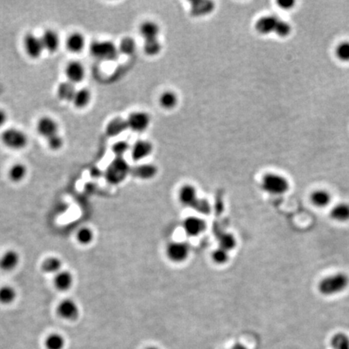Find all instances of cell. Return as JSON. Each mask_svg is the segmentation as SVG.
Wrapping results in <instances>:
<instances>
[{"instance_id":"5b68a950","label":"cell","mask_w":349,"mask_h":349,"mask_svg":"<svg viewBox=\"0 0 349 349\" xmlns=\"http://www.w3.org/2000/svg\"><path fill=\"white\" fill-rule=\"evenodd\" d=\"M90 51L94 57L103 60H112L118 56L116 46L108 41L93 42L90 47Z\"/></svg>"},{"instance_id":"d6a6232c","label":"cell","mask_w":349,"mask_h":349,"mask_svg":"<svg viewBox=\"0 0 349 349\" xmlns=\"http://www.w3.org/2000/svg\"><path fill=\"white\" fill-rule=\"evenodd\" d=\"M236 247V239L231 234H225L219 239V247L230 251Z\"/></svg>"},{"instance_id":"52a82bcc","label":"cell","mask_w":349,"mask_h":349,"mask_svg":"<svg viewBox=\"0 0 349 349\" xmlns=\"http://www.w3.org/2000/svg\"><path fill=\"white\" fill-rule=\"evenodd\" d=\"M57 313L62 319L74 320L79 317L80 309L74 300L67 298L63 300L57 305Z\"/></svg>"},{"instance_id":"f1b7e54d","label":"cell","mask_w":349,"mask_h":349,"mask_svg":"<svg viewBox=\"0 0 349 349\" xmlns=\"http://www.w3.org/2000/svg\"><path fill=\"white\" fill-rule=\"evenodd\" d=\"M16 298V292L13 287L4 285L0 288V303L8 305L12 303Z\"/></svg>"},{"instance_id":"9c48e42d","label":"cell","mask_w":349,"mask_h":349,"mask_svg":"<svg viewBox=\"0 0 349 349\" xmlns=\"http://www.w3.org/2000/svg\"><path fill=\"white\" fill-rule=\"evenodd\" d=\"M126 122L129 129L135 132H142L150 125V117L146 112H135L129 115Z\"/></svg>"},{"instance_id":"f35d334b","label":"cell","mask_w":349,"mask_h":349,"mask_svg":"<svg viewBox=\"0 0 349 349\" xmlns=\"http://www.w3.org/2000/svg\"><path fill=\"white\" fill-rule=\"evenodd\" d=\"M336 55L341 61H349V42L340 43L336 48Z\"/></svg>"},{"instance_id":"60d3db41","label":"cell","mask_w":349,"mask_h":349,"mask_svg":"<svg viewBox=\"0 0 349 349\" xmlns=\"http://www.w3.org/2000/svg\"><path fill=\"white\" fill-rule=\"evenodd\" d=\"M129 144H128L125 141H120L118 142L116 144H114L112 146V150H113L114 154H116L118 157L122 158L123 154H125L129 150Z\"/></svg>"},{"instance_id":"b9f144b4","label":"cell","mask_w":349,"mask_h":349,"mask_svg":"<svg viewBox=\"0 0 349 349\" xmlns=\"http://www.w3.org/2000/svg\"><path fill=\"white\" fill-rule=\"evenodd\" d=\"M48 145L50 146V148L52 150H59L61 148L63 145V140L61 136L57 133V134L53 135L52 137L49 138L47 139Z\"/></svg>"},{"instance_id":"ab89813d","label":"cell","mask_w":349,"mask_h":349,"mask_svg":"<svg viewBox=\"0 0 349 349\" xmlns=\"http://www.w3.org/2000/svg\"><path fill=\"white\" fill-rule=\"evenodd\" d=\"M274 32L280 36H288L291 32V26L288 25L285 21L279 20L277 22V26H276L275 31Z\"/></svg>"},{"instance_id":"ee69618b","label":"cell","mask_w":349,"mask_h":349,"mask_svg":"<svg viewBox=\"0 0 349 349\" xmlns=\"http://www.w3.org/2000/svg\"><path fill=\"white\" fill-rule=\"evenodd\" d=\"M7 120H8V116H7L6 112L2 109H0V127H2L3 125L7 122Z\"/></svg>"},{"instance_id":"d6986e66","label":"cell","mask_w":349,"mask_h":349,"mask_svg":"<svg viewBox=\"0 0 349 349\" xmlns=\"http://www.w3.org/2000/svg\"><path fill=\"white\" fill-rule=\"evenodd\" d=\"M331 218L338 222H347L349 221V204L346 202L339 203L332 208Z\"/></svg>"},{"instance_id":"74e56055","label":"cell","mask_w":349,"mask_h":349,"mask_svg":"<svg viewBox=\"0 0 349 349\" xmlns=\"http://www.w3.org/2000/svg\"><path fill=\"white\" fill-rule=\"evenodd\" d=\"M212 261L218 264H224L229 260V253L224 249L218 247L212 253Z\"/></svg>"},{"instance_id":"7c38bea8","label":"cell","mask_w":349,"mask_h":349,"mask_svg":"<svg viewBox=\"0 0 349 349\" xmlns=\"http://www.w3.org/2000/svg\"><path fill=\"white\" fill-rule=\"evenodd\" d=\"M179 200L185 206L195 208L200 200L198 198V193L195 187L187 184L184 185L179 191Z\"/></svg>"},{"instance_id":"bcb514c9","label":"cell","mask_w":349,"mask_h":349,"mask_svg":"<svg viewBox=\"0 0 349 349\" xmlns=\"http://www.w3.org/2000/svg\"><path fill=\"white\" fill-rule=\"evenodd\" d=\"M146 349H159L157 348V347H147Z\"/></svg>"},{"instance_id":"f546056e","label":"cell","mask_w":349,"mask_h":349,"mask_svg":"<svg viewBox=\"0 0 349 349\" xmlns=\"http://www.w3.org/2000/svg\"><path fill=\"white\" fill-rule=\"evenodd\" d=\"M160 104L163 108L166 109H171L174 108L177 104V95L171 91H166L160 96Z\"/></svg>"},{"instance_id":"484cf974","label":"cell","mask_w":349,"mask_h":349,"mask_svg":"<svg viewBox=\"0 0 349 349\" xmlns=\"http://www.w3.org/2000/svg\"><path fill=\"white\" fill-rule=\"evenodd\" d=\"M62 268V261L57 257H49L42 262V269L46 274H57Z\"/></svg>"},{"instance_id":"277c9868","label":"cell","mask_w":349,"mask_h":349,"mask_svg":"<svg viewBox=\"0 0 349 349\" xmlns=\"http://www.w3.org/2000/svg\"><path fill=\"white\" fill-rule=\"evenodd\" d=\"M3 143L12 150H21L28 144V138L23 131L15 128L7 129L1 136Z\"/></svg>"},{"instance_id":"44dd1931","label":"cell","mask_w":349,"mask_h":349,"mask_svg":"<svg viewBox=\"0 0 349 349\" xmlns=\"http://www.w3.org/2000/svg\"><path fill=\"white\" fill-rule=\"evenodd\" d=\"M127 122L122 118H115L107 125L106 133L109 137H115L127 129Z\"/></svg>"},{"instance_id":"83f0119b","label":"cell","mask_w":349,"mask_h":349,"mask_svg":"<svg viewBox=\"0 0 349 349\" xmlns=\"http://www.w3.org/2000/svg\"><path fill=\"white\" fill-rule=\"evenodd\" d=\"M27 174V168L22 163H15L10 168L8 176L13 182H21Z\"/></svg>"},{"instance_id":"cb8c5ba5","label":"cell","mask_w":349,"mask_h":349,"mask_svg":"<svg viewBox=\"0 0 349 349\" xmlns=\"http://www.w3.org/2000/svg\"><path fill=\"white\" fill-rule=\"evenodd\" d=\"M76 90L74 84L70 82H63L57 87V95L63 101H73Z\"/></svg>"},{"instance_id":"30bf717a","label":"cell","mask_w":349,"mask_h":349,"mask_svg":"<svg viewBox=\"0 0 349 349\" xmlns=\"http://www.w3.org/2000/svg\"><path fill=\"white\" fill-rule=\"evenodd\" d=\"M184 231L191 237H197L205 231L206 228L205 221L198 217H188L183 224Z\"/></svg>"},{"instance_id":"4316f807","label":"cell","mask_w":349,"mask_h":349,"mask_svg":"<svg viewBox=\"0 0 349 349\" xmlns=\"http://www.w3.org/2000/svg\"><path fill=\"white\" fill-rule=\"evenodd\" d=\"M90 101H91L90 91L86 88H82L76 91L72 101L74 102V106L79 108H83L88 105Z\"/></svg>"},{"instance_id":"e575fe53","label":"cell","mask_w":349,"mask_h":349,"mask_svg":"<svg viewBox=\"0 0 349 349\" xmlns=\"http://www.w3.org/2000/svg\"><path fill=\"white\" fill-rule=\"evenodd\" d=\"M161 46L157 38L145 41L144 51L149 56H154L160 53Z\"/></svg>"},{"instance_id":"7a4b0ae2","label":"cell","mask_w":349,"mask_h":349,"mask_svg":"<svg viewBox=\"0 0 349 349\" xmlns=\"http://www.w3.org/2000/svg\"><path fill=\"white\" fill-rule=\"evenodd\" d=\"M261 186L264 192L271 195H282L289 189V183L282 176L268 173L262 179Z\"/></svg>"},{"instance_id":"8992f818","label":"cell","mask_w":349,"mask_h":349,"mask_svg":"<svg viewBox=\"0 0 349 349\" xmlns=\"http://www.w3.org/2000/svg\"><path fill=\"white\" fill-rule=\"evenodd\" d=\"M189 246L183 242H172L166 248L167 258L174 263H181L189 256Z\"/></svg>"},{"instance_id":"d590c367","label":"cell","mask_w":349,"mask_h":349,"mask_svg":"<svg viewBox=\"0 0 349 349\" xmlns=\"http://www.w3.org/2000/svg\"><path fill=\"white\" fill-rule=\"evenodd\" d=\"M119 49L122 53H125L126 55H131L136 50V43L132 38L125 37L122 39L120 43Z\"/></svg>"},{"instance_id":"4fadbf2b","label":"cell","mask_w":349,"mask_h":349,"mask_svg":"<svg viewBox=\"0 0 349 349\" xmlns=\"http://www.w3.org/2000/svg\"><path fill=\"white\" fill-rule=\"evenodd\" d=\"M20 263V255L14 250L5 251L0 258V269L10 272L15 269Z\"/></svg>"},{"instance_id":"7402d4cb","label":"cell","mask_w":349,"mask_h":349,"mask_svg":"<svg viewBox=\"0 0 349 349\" xmlns=\"http://www.w3.org/2000/svg\"><path fill=\"white\" fill-rule=\"evenodd\" d=\"M84 46L85 39L84 36L79 32H74L67 38V49L72 53H80L84 49Z\"/></svg>"},{"instance_id":"603a6c76","label":"cell","mask_w":349,"mask_h":349,"mask_svg":"<svg viewBox=\"0 0 349 349\" xmlns=\"http://www.w3.org/2000/svg\"><path fill=\"white\" fill-rule=\"evenodd\" d=\"M131 172L138 178L148 180L156 176L157 168L151 164H143L133 167V169L131 170Z\"/></svg>"},{"instance_id":"3957f363","label":"cell","mask_w":349,"mask_h":349,"mask_svg":"<svg viewBox=\"0 0 349 349\" xmlns=\"http://www.w3.org/2000/svg\"><path fill=\"white\" fill-rule=\"evenodd\" d=\"M130 171V167L126 161L122 158L117 157L107 169V180L112 184H118L123 181Z\"/></svg>"},{"instance_id":"ac0fdd59","label":"cell","mask_w":349,"mask_h":349,"mask_svg":"<svg viewBox=\"0 0 349 349\" xmlns=\"http://www.w3.org/2000/svg\"><path fill=\"white\" fill-rule=\"evenodd\" d=\"M73 285V276L68 271H60L54 277V286L57 290L67 291Z\"/></svg>"},{"instance_id":"8d00e7d4","label":"cell","mask_w":349,"mask_h":349,"mask_svg":"<svg viewBox=\"0 0 349 349\" xmlns=\"http://www.w3.org/2000/svg\"><path fill=\"white\" fill-rule=\"evenodd\" d=\"M212 4L211 2H194L192 4V12L195 15H204L211 12Z\"/></svg>"},{"instance_id":"1f68e13d","label":"cell","mask_w":349,"mask_h":349,"mask_svg":"<svg viewBox=\"0 0 349 349\" xmlns=\"http://www.w3.org/2000/svg\"><path fill=\"white\" fill-rule=\"evenodd\" d=\"M333 349H349V337L343 333H338L332 339Z\"/></svg>"},{"instance_id":"836d02e7","label":"cell","mask_w":349,"mask_h":349,"mask_svg":"<svg viewBox=\"0 0 349 349\" xmlns=\"http://www.w3.org/2000/svg\"><path fill=\"white\" fill-rule=\"evenodd\" d=\"M93 231L88 227H84L79 230L76 235L77 241L83 245H87L91 243L93 240Z\"/></svg>"},{"instance_id":"6da1fadb","label":"cell","mask_w":349,"mask_h":349,"mask_svg":"<svg viewBox=\"0 0 349 349\" xmlns=\"http://www.w3.org/2000/svg\"><path fill=\"white\" fill-rule=\"evenodd\" d=\"M349 285V277L343 273L327 276L319 281L318 288L323 296H335L341 294Z\"/></svg>"},{"instance_id":"2e32d148","label":"cell","mask_w":349,"mask_h":349,"mask_svg":"<svg viewBox=\"0 0 349 349\" xmlns=\"http://www.w3.org/2000/svg\"><path fill=\"white\" fill-rule=\"evenodd\" d=\"M41 40L43 45L44 50H46L50 53L55 52L59 47V36L55 31L46 30L41 37Z\"/></svg>"},{"instance_id":"e0dca14e","label":"cell","mask_w":349,"mask_h":349,"mask_svg":"<svg viewBox=\"0 0 349 349\" xmlns=\"http://www.w3.org/2000/svg\"><path fill=\"white\" fill-rule=\"evenodd\" d=\"M152 151V145L146 141H138L132 148V158L135 161L143 160Z\"/></svg>"},{"instance_id":"9a60e30c","label":"cell","mask_w":349,"mask_h":349,"mask_svg":"<svg viewBox=\"0 0 349 349\" xmlns=\"http://www.w3.org/2000/svg\"><path fill=\"white\" fill-rule=\"evenodd\" d=\"M279 19L274 15H267L260 18L256 23V29L261 34H268L275 31Z\"/></svg>"},{"instance_id":"4dcf8cb0","label":"cell","mask_w":349,"mask_h":349,"mask_svg":"<svg viewBox=\"0 0 349 349\" xmlns=\"http://www.w3.org/2000/svg\"><path fill=\"white\" fill-rule=\"evenodd\" d=\"M48 349H63L65 346L64 338L59 334H51L48 336L46 341Z\"/></svg>"},{"instance_id":"f6af8a7d","label":"cell","mask_w":349,"mask_h":349,"mask_svg":"<svg viewBox=\"0 0 349 349\" xmlns=\"http://www.w3.org/2000/svg\"><path fill=\"white\" fill-rule=\"evenodd\" d=\"M229 349H247V347L243 346V344H240V343H236L235 345L232 346Z\"/></svg>"},{"instance_id":"d4e9b609","label":"cell","mask_w":349,"mask_h":349,"mask_svg":"<svg viewBox=\"0 0 349 349\" xmlns=\"http://www.w3.org/2000/svg\"><path fill=\"white\" fill-rule=\"evenodd\" d=\"M159 32H160L159 27L151 21L145 22L140 27V33L144 38L145 41L156 39V38H157Z\"/></svg>"},{"instance_id":"ffe728a7","label":"cell","mask_w":349,"mask_h":349,"mask_svg":"<svg viewBox=\"0 0 349 349\" xmlns=\"http://www.w3.org/2000/svg\"><path fill=\"white\" fill-rule=\"evenodd\" d=\"M312 203L317 208H325L332 201V196L326 190H315L311 195Z\"/></svg>"},{"instance_id":"5bb4252c","label":"cell","mask_w":349,"mask_h":349,"mask_svg":"<svg viewBox=\"0 0 349 349\" xmlns=\"http://www.w3.org/2000/svg\"><path fill=\"white\" fill-rule=\"evenodd\" d=\"M66 74L68 78L69 82L72 83H80L84 80L85 75V70L81 63L79 62H71L67 65L66 68Z\"/></svg>"},{"instance_id":"7bdbcfd3","label":"cell","mask_w":349,"mask_h":349,"mask_svg":"<svg viewBox=\"0 0 349 349\" xmlns=\"http://www.w3.org/2000/svg\"><path fill=\"white\" fill-rule=\"evenodd\" d=\"M295 2L293 1V0H281L278 2L279 6L281 8H284V9H289V8H292L294 7Z\"/></svg>"},{"instance_id":"ba28073f","label":"cell","mask_w":349,"mask_h":349,"mask_svg":"<svg viewBox=\"0 0 349 349\" xmlns=\"http://www.w3.org/2000/svg\"><path fill=\"white\" fill-rule=\"evenodd\" d=\"M24 46L27 54L32 59L40 57L44 50L41 38L32 33L27 34L24 38Z\"/></svg>"},{"instance_id":"8fae6325","label":"cell","mask_w":349,"mask_h":349,"mask_svg":"<svg viewBox=\"0 0 349 349\" xmlns=\"http://www.w3.org/2000/svg\"><path fill=\"white\" fill-rule=\"evenodd\" d=\"M59 125L53 118L44 117L38 121L36 130L42 137L49 139L53 135L57 134Z\"/></svg>"}]
</instances>
